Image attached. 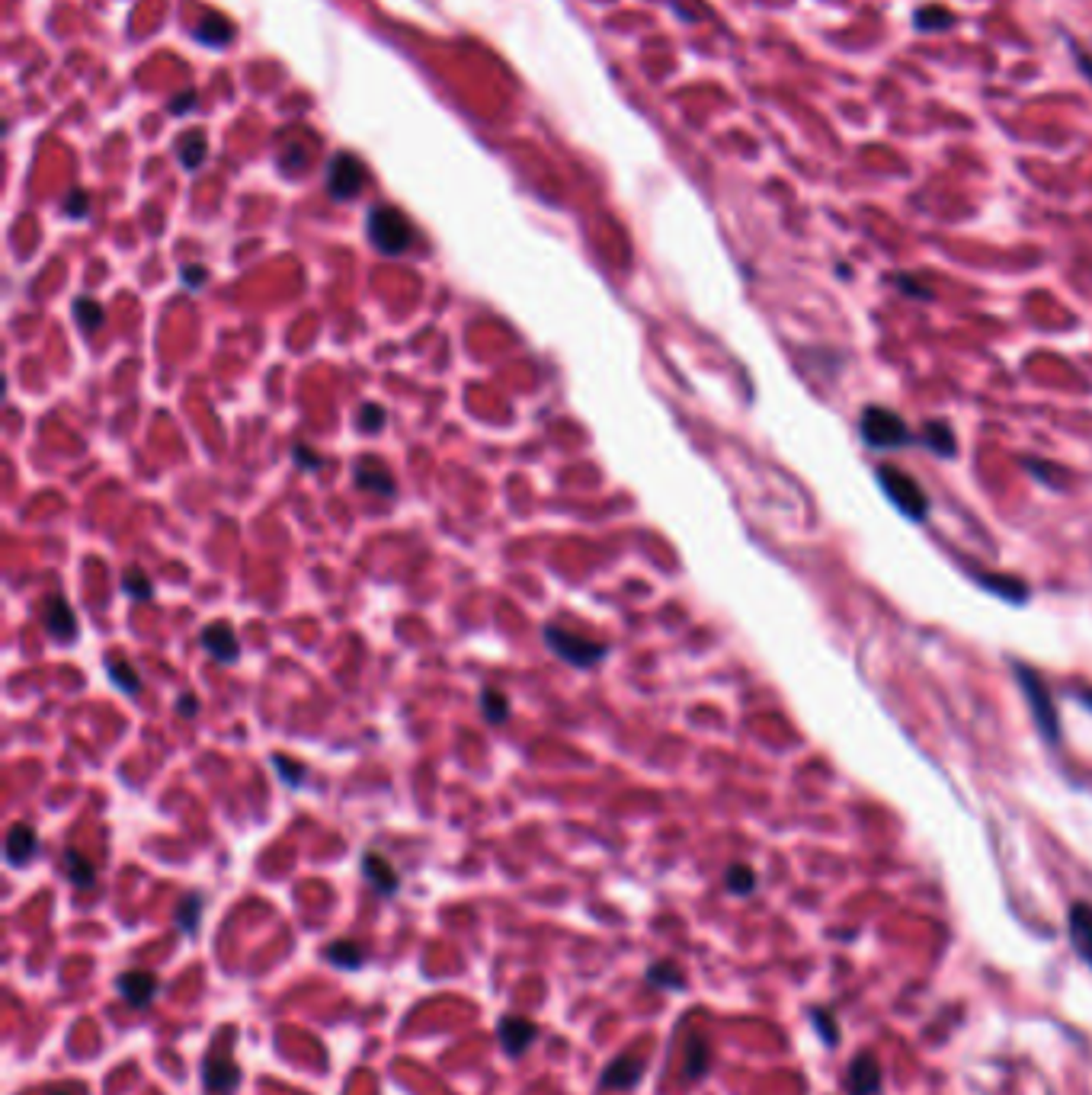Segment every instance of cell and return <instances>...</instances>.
I'll list each match as a JSON object with an SVG mask.
<instances>
[{
  "label": "cell",
  "instance_id": "cell-19",
  "mask_svg": "<svg viewBox=\"0 0 1092 1095\" xmlns=\"http://www.w3.org/2000/svg\"><path fill=\"white\" fill-rule=\"evenodd\" d=\"M206 148H209L206 135H202V132H186L177 142V154H180V160H183L186 170H196L202 160H206Z\"/></svg>",
  "mask_w": 1092,
  "mask_h": 1095
},
{
  "label": "cell",
  "instance_id": "cell-6",
  "mask_svg": "<svg viewBox=\"0 0 1092 1095\" xmlns=\"http://www.w3.org/2000/svg\"><path fill=\"white\" fill-rule=\"evenodd\" d=\"M1019 682H1022L1025 695H1029V708H1032V714L1038 721V730H1042V734L1054 744L1057 740V714H1054L1051 695H1047V685L1025 667H1019Z\"/></svg>",
  "mask_w": 1092,
  "mask_h": 1095
},
{
  "label": "cell",
  "instance_id": "cell-30",
  "mask_svg": "<svg viewBox=\"0 0 1092 1095\" xmlns=\"http://www.w3.org/2000/svg\"><path fill=\"white\" fill-rule=\"evenodd\" d=\"M359 429L362 433H379V429H384V407H379V404H362L359 407Z\"/></svg>",
  "mask_w": 1092,
  "mask_h": 1095
},
{
  "label": "cell",
  "instance_id": "cell-26",
  "mask_svg": "<svg viewBox=\"0 0 1092 1095\" xmlns=\"http://www.w3.org/2000/svg\"><path fill=\"white\" fill-rule=\"evenodd\" d=\"M647 983L650 986H670V990H682V986H686L679 968H677V964H670V961H654V964H650V968H647Z\"/></svg>",
  "mask_w": 1092,
  "mask_h": 1095
},
{
  "label": "cell",
  "instance_id": "cell-17",
  "mask_svg": "<svg viewBox=\"0 0 1092 1095\" xmlns=\"http://www.w3.org/2000/svg\"><path fill=\"white\" fill-rule=\"evenodd\" d=\"M36 852H39L36 830H32L29 823H17L14 830L7 833V862L14 865V868H19V865L32 862V858H36Z\"/></svg>",
  "mask_w": 1092,
  "mask_h": 1095
},
{
  "label": "cell",
  "instance_id": "cell-34",
  "mask_svg": "<svg viewBox=\"0 0 1092 1095\" xmlns=\"http://www.w3.org/2000/svg\"><path fill=\"white\" fill-rule=\"evenodd\" d=\"M273 766L280 769V776L288 781V785L292 788H298L302 785V779H305V769L298 766V762H292V759H285V756H273Z\"/></svg>",
  "mask_w": 1092,
  "mask_h": 1095
},
{
  "label": "cell",
  "instance_id": "cell-16",
  "mask_svg": "<svg viewBox=\"0 0 1092 1095\" xmlns=\"http://www.w3.org/2000/svg\"><path fill=\"white\" fill-rule=\"evenodd\" d=\"M1070 942L1092 968V904H1074L1070 910Z\"/></svg>",
  "mask_w": 1092,
  "mask_h": 1095
},
{
  "label": "cell",
  "instance_id": "cell-7",
  "mask_svg": "<svg viewBox=\"0 0 1092 1095\" xmlns=\"http://www.w3.org/2000/svg\"><path fill=\"white\" fill-rule=\"evenodd\" d=\"M202 1086L209 1095H228L241 1086V1067L224 1050H212L202 1064Z\"/></svg>",
  "mask_w": 1092,
  "mask_h": 1095
},
{
  "label": "cell",
  "instance_id": "cell-2",
  "mask_svg": "<svg viewBox=\"0 0 1092 1095\" xmlns=\"http://www.w3.org/2000/svg\"><path fill=\"white\" fill-rule=\"evenodd\" d=\"M366 231H369V241L375 244V250H381L388 256H401L414 241L411 221L394 206H375L366 218Z\"/></svg>",
  "mask_w": 1092,
  "mask_h": 1095
},
{
  "label": "cell",
  "instance_id": "cell-15",
  "mask_svg": "<svg viewBox=\"0 0 1092 1095\" xmlns=\"http://www.w3.org/2000/svg\"><path fill=\"white\" fill-rule=\"evenodd\" d=\"M202 647L209 650L212 660L218 663H234L241 653V644H238V635L224 625V621H215V625L206 628V635H202Z\"/></svg>",
  "mask_w": 1092,
  "mask_h": 1095
},
{
  "label": "cell",
  "instance_id": "cell-4",
  "mask_svg": "<svg viewBox=\"0 0 1092 1095\" xmlns=\"http://www.w3.org/2000/svg\"><path fill=\"white\" fill-rule=\"evenodd\" d=\"M862 439L872 448H897V446H907L910 439H913V433H910L907 423L894 411L869 407V411L862 414Z\"/></svg>",
  "mask_w": 1092,
  "mask_h": 1095
},
{
  "label": "cell",
  "instance_id": "cell-39",
  "mask_svg": "<svg viewBox=\"0 0 1092 1095\" xmlns=\"http://www.w3.org/2000/svg\"><path fill=\"white\" fill-rule=\"evenodd\" d=\"M177 712L183 714V717H192V714H196V712H199V705H196V695H192V692H186L183 699H177Z\"/></svg>",
  "mask_w": 1092,
  "mask_h": 1095
},
{
  "label": "cell",
  "instance_id": "cell-27",
  "mask_svg": "<svg viewBox=\"0 0 1092 1095\" xmlns=\"http://www.w3.org/2000/svg\"><path fill=\"white\" fill-rule=\"evenodd\" d=\"M923 443L933 448L939 455H955V433L945 426V423H929L926 433H923Z\"/></svg>",
  "mask_w": 1092,
  "mask_h": 1095
},
{
  "label": "cell",
  "instance_id": "cell-31",
  "mask_svg": "<svg viewBox=\"0 0 1092 1095\" xmlns=\"http://www.w3.org/2000/svg\"><path fill=\"white\" fill-rule=\"evenodd\" d=\"M951 23H955V17L951 14H945V10H936V7H929V10H919L916 14V26L919 29H948Z\"/></svg>",
  "mask_w": 1092,
  "mask_h": 1095
},
{
  "label": "cell",
  "instance_id": "cell-18",
  "mask_svg": "<svg viewBox=\"0 0 1092 1095\" xmlns=\"http://www.w3.org/2000/svg\"><path fill=\"white\" fill-rule=\"evenodd\" d=\"M64 872H68L71 884H78L81 890H90L96 884V868L87 862V855L64 849Z\"/></svg>",
  "mask_w": 1092,
  "mask_h": 1095
},
{
  "label": "cell",
  "instance_id": "cell-38",
  "mask_svg": "<svg viewBox=\"0 0 1092 1095\" xmlns=\"http://www.w3.org/2000/svg\"><path fill=\"white\" fill-rule=\"evenodd\" d=\"M1074 58H1076V64H1079V71L1086 74V81L1092 83V55L1086 49H1079V46H1074Z\"/></svg>",
  "mask_w": 1092,
  "mask_h": 1095
},
{
  "label": "cell",
  "instance_id": "cell-5",
  "mask_svg": "<svg viewBox=\"0 0 1092 1095\" xmlns=\"http://www.w3.org/2000/svg\"><path fill=\"white\" fill-rule=\"evenodd\" d=\"M362 182H366V170L352 154H337L327 167V192L337 202H349L359 196Z\"/></svg>",
  "mask_w": 1092,
  "mask_h": 1095
},
{
  "label": "cell",
  "instance_id": "cell-22",
  "mask_svg": "<svg viewBox=\"0 0 1092 1095\" xmlns=\"http://www.w3.org/2000/svg\"><path fill=\"white\" fill-rule=\"evenodd\" d=\"M709 1064H711V1050H709V1045H705V1038L695 1035L686 1047V1077L702 1079L705 1073H709Z\"/></svg>",
  "mask_w": 1092,
  "mask_h": 1095
},
{
  "label": "cell",
  "instance_id": "cell-1",
  "mask_svg": "<svg viewBox=\"0 0 1092 1095\" xmlns=\"http://www.w3.org/2000/svg\"><path fill=\"white\" fill-rule=\"evenodd\" d=\"M542 638H545V644H548L551 653H558L561 660H567L577 670L596 667V663H603L609 657V644L590 641V638L577 635V631L561 628V625H548L542 631Z\"/></svg>",
  "mask_w": 1092,
  "mask_h": 1095
},
{
  "label": "cell",
  "instance_id": "cell-28",
  "mask_svg": "<svg viewBox=\"0 0 1092 1095\" xmlns=\"http://www.w3.org/2000/svg\"><path fill=\"white\" fill-rule=\"evenodd\" d=\"M74 317H78V324H81L83 330H96V327H103V320H106L103 305H96L93 298H81V302H74Z\"/></svg>",
  "mask_w": 1092,
  "mask_h": 1095
},
{
  "label": "cell",
  "instance_id": "cell-41",
  "mask_svg": "<svg viewBox=\"0 0 1092 1095\" xmlns=\"http://www.w3.org/2000/svg\"><path fill=\"white\" fill-rule=\"evenodd\" d=\"M49 1095H78V1092H49Z\"/></svg>",
  "mask_w": 1092,
  "mask_h": 1095
},
{
  "label": "cell",
  "instance_id": "cell-32",
  "mask_svg": "<svg viewBox=\"0 0 1092 1095\" xmlns=\"http://www.w3.org/2000/svg\"><path fill=\"white\" fill-rule=\"evenodd\" d=\"M727 887H731L734 894H749V890L756 887V875L749 872L746 865H734L731 872H727Z\"/></svg>",
  "mask_w": 1092,
  "mask_h": 1095
},
{
  "label": "cell",
  "instance_id": "cell-11",
  "mask_svg": "<svg viewBox=\"0 0 1092 1095\" xmlns=\"http://www.w3.org/2000/svg\"><path fill=\"white\" fill-rule=\"evenodd\" d=\"M641 1077H645V1057L638 1054H618L612 1064L603 1070L599 1086L603 1089H635Z\"/></svg>",
  "mask_w": 1092,
  "mask_h": 1095
},
{
  "label": "cell",
  "instance_id": "cell-40",
  "mask_svg": "<svg viewBox=\"0 0 1092 1095\" xmlns=\"http://www.w3.org/2000/svg\"><path fill=\"white\" fill-rule=\"evenodd\" d=\"M1079 699H1083L1086 708H1092V689H1089V692H1079Z\"/></svg>",
  "mask_w": 1092,
  "mask_h": 1095
},
{
  "label": "cell",
  "instance_id": "cell-37",
  "mask_svg": "<svg viewBox=\"0 0 1092 1095\" xmlns=\"http://www.w3.org/2000/svg\"><path fill=\"white\" fill-rule=\"evenodd\" d=\"M206 270H202V266H186L183 270V282H186V288H199L202 282H206Z\"/></svg>",
  "mask_w": 1092,
  "mask_h": 1095
},
{
  "label": "cell",
  "instance_id": "cell-23",
  "mask_svg": "<svg viewBox=\"0 0 1092 1095\" xmlns=\"http://www.w3.org/2000/svg\"><path fill=\"white\" fill-rule=\"evenodd\" d=\"M199 916H202V897L199 894H186L183 900H180V907H177V926H180V932H183V936H196Z\"/></svg>",
  "mask_w": 1092,
  "mask_h": 1095
},
{
  "label": "cell",
  "instance_id": "cell-24",
  "mask_svg": "<svg viewBox=\"0 0 1092 1095\" xmlns=\"http://www.w3.org/2000/svg\"><path fill=\"white\" fill-rule=\"evenodd\" d=\"M327 958L334 961L340 971H356L359 964L366 961V951H362L356 942H337V945H330Z\"/></svg>",
  "mask_w": 1092,
  "mask_h": 1095
},
{
  "label": "cell",
  "instance_id": "cell-3",
  "mask_svg": "<svg viewBox=\"0 0 1092 1095\" xmlns=\"http://www.w3.org/2000/svg\"><path fill=\"white\" fill-rule=\"evenodd\" d=\"M877 484L884 487V493L891 497V503L904 513V516L926 519L929 500H926V493H923V487H919L916 478L904 475V471L894 468V465H881L877 468Z\"/></svg>",
  "mask_w": 1092,
  "mask_h": 1095
},
{
  "label": "cell",
  "instance_id": "cell-21",
  "mask_svg": "<svg viewBox=\"0 0 1092 1095\" xmlns=\"http://www.w3.org/2000/svg\"><path fill=\"white\" fill-rule=\"evenodd\" d=\"M106 673H110V680H113L116 685H119L122 692H128V695H138V692H142V680H138V670H135L128 660H116V657H110V660H106Z\"/></svg>",
  "mask_w": 1092,
  "mask_h": 1095
},
{
  "label": "cell",
  "instance_id": "cell-29",
  "mask_svg": "<svg viewBox=\"0 0 1092 1095\" xmlns=\"http://www.w3.org/2000/svg\"><path fill=\"white\" fill-rule=\"evenodd\" d=\"M122 593L128 596V599H135V603H148V599H151V583H148V580L142 577V571H125V577H122Z\"/></svg>",
  "mask_w": 1092,
  "mask_h": 1095
},
{
  "label": "cell",
  "instance_id": "cell-33",
  "mask_svg": "<svg viewBox=\"0 0 1092 1095\" xmlns=\"http://www.w3.org/2000/svg\"><path fill=\"white\" fill-rule=\"evenodd\" d=\"M811 1015H813V1028H817V1032L823 1035V1041H827V1045H833V1041H840L837 1018L827 1015V1012H823V1009H811Z\"/></svg>",
  "mask_w": 1092,
  "mask_h": 1095
},
{
  "label": "cell",
  "instance_id": "cell-20",
  "mask_svg": "<svg viewBox=\"0 0 1092 1095\" xmlns=\"http://www.w3.org/2000/svg\"><path fill=\"white\" fill-rule=\"evenodd\" d=\"M480 714L487 717V724H503L510 717V702L507 695L494 685H487V689H480Z\"/></svg>",
  "mask_w": 1092,
  "mask_h": 1095
},
{
  "label": "cell",
  "instance_id": "cell-12",
  "mask_svg": "<svg viewBox=\"0 0 1092 1095\" xmlns=\"http://www.w3.org/2000/svg\"><path fill=\"white\" fill-rule=\"evenodd\" d=\"M42 621H46V631L55 641L68 644L78 635V621H74V612L71 606L64 603L61 596H49L46 599V609H42Z\"/></svg>",
  "mask_w": 1092,
  "mask_h": 1095
},
{
  "label": "cell",
  "instance_id": "cell-10",
  "mask_svg": "<svg viewBox=\"0 0 1092 1095\" xmlns=\"http://www.w3.org/2000/svg\"><path fill=\"white\" fill-rule=\"evenodd\" d=\"M845 1089L849 1095H881V1067L875 1054L852 1057L849 1073H845Z\"/></svg>",
  "mask_w": 1092,
  "mask_h": 1095
},
{
  "label": "cell",
  "instance_id": "cell-35",
  "mask_svg": "<svg viewBox=\"0 0 1092 1095\" xmlns=\"http://www.w3.org/2000/svg\"><path fill=\"white\" fill-rule=\"evenodd\" d=\"M87 209H90V199H87V192L83 189H74L68 199H64V212L71 215V218H81V215H87Z\"/></svg>",
  "mask_w": 1092,
  "mask_h": 1095
},
{
  "label": "cell",
  "instance_id": "cell-8",
  "mask_svg": "<svg viewBox=\"0 0 1092 1095\" xmlns=\"http://www.w3.org/2000/svg\"><path fill=\"white\" fill-rule=\"evenodd\" d=\"M116 990L132 1009H148L154 1003V993L160 990V980L148 971H125L116 977Z\"/></svg>",
  "mask_w": 1092,
  "mask_h": 1095
},
{
  "label": "cell",
  "instance_id": "cell-9",
  "mask_svg": "<svg viewBox=\"0 0 1092 1095\" xmlns=\"http://www.w3.org/2000/svg\"><path fill=\"white\" fill-rule=\"evenodd\" d=\"M497 1038L503 1050H507L510 1057H522L529 1050V1045L535 1038H539V1028H535L529 1018H519V1015H500L497 1022Z\"/></svg>",
  "mask_w": 1092,
  "mask_h": 1095
},
{
  "label": "cell",
  "instance_id": "cell-14",
  "mask_svg": "<svg viewBox=\"0 0 1092 1095\" xmlns=\"http://www.w3.org/2000/svg\"><path fill=\"white\" fill-rule=\"evenodd\" d=\"M362 875H366V881L375 890H379V894H384V897L398 894L401 878H398L394 865L384 855H379V852H366V855H362Z\"/></svg>",
  "mask_w": 1092,
  "mask_h": 1095
},
{
  "label": "cell",
  "instance_id": "cell-36",
  "mask_svg": "<svg viewBox=\"0 0 1092 1095\" xmlns=\"http://www.w3.org/2000/svg\"><path fill=\"white\" fill-rule=\"evenodd\" d=\"M295 461H298V465H302V468H312V471H317L320 465H324V458H320V455L314 452V448H312V446H305V443H298V446H295Z\"/></svg>",
  "mask_w": 1092,
  "mask_h": 1095
},
{
  "label": "cell",
  "instance_id": "cell-25",
  "mask_svg": "<svg viewBox=\"0 0 1092 1095\" xmlns=\"http://www.w3.org/2000/svg\"><path fill=\"white\" fill-rule=\"evenodd\" d=\"M231 36H234V29L224 23L221 17H209V19H202V23L196 26V39L206 42V46H212V49L224 46V42H228Z\"/></svg>",
  "mask_w": 1092,
  "mask_h": 1095
},
{
  "label": "cell",
  "instance_id": "cell-13",
  "mask_svg": "<svg viewBox=\"0 0 1092 1095\" xmlns=\"http://www.w3.org/2000/svg\"><path fill=\"white\" fill-rule=\"evenodd\" d=\"M356 487L359 490H369L375 497H391L394 493V478L391 471L381 465L379 458H359L356 461Z\"/></svg>",
  "mask_w": 1092,
  "mask_h": 1095
}]
</instances>
